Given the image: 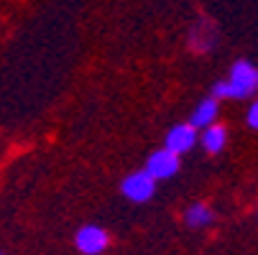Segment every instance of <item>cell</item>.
<instances>
[{"instance_id": "obj_1", "label": "cell", "mask_w": 258, "mask_h": 255, "mask_svg": "<svg viewBox=\"0 0 258 255\" xmlns=\"http://www.w3.org/2000/svg\"><path fill=\"white\" fill-rule=\"evenodd\" d=\"M228 90H230V97H235V100L250 97L258 90V69L250 66L248 61H238L230 71Z\"/></svg>"}, {"instance_id": "obj_2", "label": "cell", "mask_w": 258, "mask_h": 255, "mask_svg": "<svg viewBox=\"0 0 258 255\" xmlns=\"http://www.w3.org/2000/svg\"><path fill=\"white\" fill-rule=\"evenodd\" d=\"M120 189H123V197L125 199L141 204V202H149L156 194V179L149 171H136V174H131V176L123 179Z\"/></svg>"}, {"instance_id": "obj_3", "label": "cell", "mask_w": 258, "mask_h": 255, "mask_svg": "<svg viewBox=\"0 0 258 255\" xmlns=\"http://www.w3.org/2000/svg\"><path fill=\"white\" fill-rule=\"evenodd\" d=\"M75 245H77V250H80L82 255H100V252L110 245V237H107V232H105L102 227H97V225H85V227L77 230Z\"/></svg>"}, {"instance_id": "obj_4", "label": "cell", "mask_w": 258, "mask_h": 255, "mask_svg": "<svg viewBox=\"0 0 258 255\" xmlns=\"http://www.w3.org/2000/svg\"><path fill=\"white\" fill-rule=\"evenodd\" d=\"M195 143H197V128H192L189 123H181V125H174L166 133V145L164 148L176 153V156H181V153L192 151Z\"/></svg>"}, {"instance_id": "obj_5", "label": "cell", "mask_w": 258, "mask_h": 255, "mask_svg": "<svg viewBox=\"0 0 258 255\" xmlns=\"http://www.w3.org/2000/svg\"><path fill=\"white\" fill-rule=\"evenodd\" d=\"M146 171H149L154 179H169V176H174L179 171V156L171 153V151H166V148H161V151H156V153L149 156Z\"/></svg>"}, {"instance_id": "obj_6", "label": "cell", "mask_w": 258, "mask_h": 255, "mask_svg": "<svg viewBox=\"0 0 258 255\" xmlns=\"http://www.w3.org/2000/svg\"><path fill=\"white\" fill-rule=\"evenodd\" d=\"M202 145H205V151L207 153H220L225 148V140H228V130L223 128V125H217V123H212V125H207L205 130H202Z\"/></svg>"}, {"instance_id": "obj_7", "label": "cell", "mask_w": 258, "mask_h": 255, "mask_svg": "<svg viewBox=\"0 0 258 255\" xmlns=\"http://www.w3.org/2000/svg\"><path fill=\"white\" fill-rule=\"evenodd\" d=\"M215 118H217V102H215V100H202V102L197 105V110L192 113L189 125H192V128H207V125L215 123Z\"/></svg>"}, {"instance_id": "obj_8", "label": "cell", "mask_w": 258, "mask_h": 255, "mask_svg": "<svg viewBox=\"0 0 258 255\" xmlns=\"http://www.w3.org/2000/svg\"><path fill=\"white\" fill-rule=\"evenodd\" d=\"M184 220H187L189 227H207L212 220H215V212L207 207V204H195L187 209V214H184Z\"/></svg>"}, {"instance_id": "obj_9", "label": "cell", "mask_w": 258, "mask_h": 255, "mask_svg": "<svg viewBox=\"0 0 258 255\" xmlns=\"http://www.w3.org/2000/svg\"><path fill=\"white\" fill-rule=\"evenodd\" d=\"M248 125L258 130V102H253L250 110H248Z\"/></svg>"}, {"instance_id": "obj_10", "label": "cell", "mask_w": 258, "mask_h": 255, "mask_svg": "<svg viewBox=\"0 0 258 255\" xmlns=\"http://www.w3.org/2000/svg\"><path fill=\"white\" fill-rule=\"evenodd\" d=\"M215 97H230L228 82H217V84H215Z\"/></svg>"}, {"instance_id": "obj_11", "label": "cell", "mask_w": 258, "mask_h": 255, "mask_svg": "<svg viewBox=\"0 0 258 255\" xmlns=\"http://www.w3.org/2000/svg\"><path fill=\"white\" fill-rule=\"evenodd\" d=\"M0 255H3V252H0Z\"/></svg>"}]
</instances>
